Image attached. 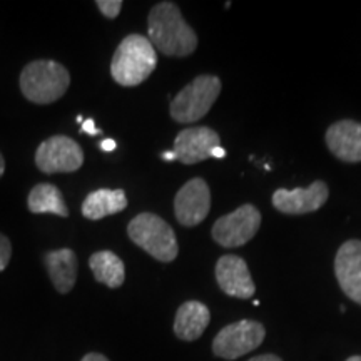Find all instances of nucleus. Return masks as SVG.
<instances>
[{"mask_svg":"<svg viewBox=\"0 0 361 361\" xmlns=\"http://www.w3.org/2000/svg\"><path fill=\"white\" fill-rule=\"evenodd\" d=\"M147 39L168 57H188L196 51L197 35L174 2H159L147 17Z\"/></svg>","mask_w":361,"mask_h":361,"instance_id":"1","label":"nucleus"},{"mask_svg":"<svg viewBox=\"0 0 361 361\" xmlns=\"http://www.w3.org/2000/svg\"><path fill=\"white\" fill-rule=\"evenodd\" d=\"M157 66V54L151 40L141 34H130L116 49L111 75L123 87H135L149 79Z\"/></svg>","mask_w":361,"mask_h":361,"instance_id":"2","label":"nucleus"},{"mask_svg":"<svg viewBox=\"0 0 361 361\" xmlns=\"http://www.w3.org/2000/svg\"><path fill=\"white\" fill-rule=\"evenodd\" d=\"M71 75L56 61H34L20 74V90L27 101L45 106L61 99L67 92Z\"/></svg>","mask_w":361,"mask_h":361,"instance_id":"3","label":"nucleus"},{"mask_svg":"<svg viewBox=\"0 0 361 361\" xmlns=\"http://www.w3.org/2000/svg\"><path fill=\"white\" fill-rule=\"evenodd\" d=\"M128 234L134 245L142 247L161 263H171L178 258L179 247L174 229L159 216L152 213L137 214L129 223Z\"/></svg>","mask_w":361,"mask_h":361,"instance_id":"4","label":"nucleus"},{"mask_svg":"<svg viewBox=\"0 0 361 361\" xmlns=\"http://www.w3.org/2000/svg\"><path fill=\"white\" fill-rule=\"evenodd\" d=\"M221 87L223 84L216 75H197L171 101V117L180 124L197 123L214 106Z\"/></svg>","mask_w":361,"mask_h":361,"instance_id":"5","label":"nucleus"},{"mask_svg":"<svg viewBox=\"0 0 361 361\" xmlns=\"http://www.w3.org/2000/svg\"><path fill=\"white\" fill-rule=\"evenodd\" d=\"M266 329L255 319H241L224 326L213 340V353L223 360H238L264 341Z\"/></svg>","mask_w":361,"mask_h":361,"instance_id":"6","label":"nucleus"},{"mask_svg":"<svg viewBox=\"0 0 361 361\" xmlns=\"http://www.w3.org/2000/svg\"><path fill=\"white\" fill-rule=\"evenodd\" d=\"M35 164L44 174L74 173L84 164L82 147L67 135H52L37 147Z\"/></svg>","mask_w":361,"mask_h":361,"instance_id":"7","label":"nucleus"},{"mask_svg":"<svg viewBox=\"0 0 361 361\" xmlns=\"http://www.w3.org/2000/svg\"><path fill=\"white\" fill-rule=\"evenodd\" d=\"M261 226V213L252 204L239 206L221 216L213 226V239L223 247H239L255 238Z\"/></svg>","mask_w":361,"mask_h":361,"instance_id":"8","label":"nucleus"},{"mask_svg":"<svg viewBox=\"0 0 361 361\" xmlns=\"http://www.w3.org/2000/svg\"><path fill=\"white\" fill-rule=\"evenodd\" d=\"M211 211V189L201 178L188 180L174 197V214L179 224L192 228L202 223Z\"/></svg>","mask_w":361,"mask_h":361,"instance_id":"9","label":"nucleus"},{"mask_svg":"<svg viewBox=\"0 0 361 361\" xmlns=\"http://www.w3.org/2000/svg\"><path fill=\"white\" fill-rule=\"evenodd\" d=\"M219 146V134L211 128L201 126V128H189L180 130L176 135L174 152L178 161L189 166L213 157V151Z\"/></svg>","mask_w":361,"mask_h":361,"instance_id":"10","label":"nucleus"},{"mask_svg":"<svg viewBox=\"0 0 361 361\" xmlns=\"http://www.w3.org/2000/svg\"><path fill=\"white\" fill-rule=\"evenodd\" d=\"M329 189L323 180H314L308 188H296L293 191L278 189L273 194V206L284 214L314 213L328 201Z\"/></svg>","mask_w":361,"mask_h":361,"instance_id":"11","label":"nucleus"},{"mask_svg":"<svg viewBox=\"0 0 361 361\" xmlns=\"http://www.w3.org/2000/svg\"><path fill=\"white\" fill-rule=\"evenodd\" d=\"M216 281L228 296L250 300L255 296L256 286L252 281L246 261L239 256H221L216 264Z\"/></svg>","mask_w":361,"mask_h":361,"instance_id":"12","label":"nucleus"},{"mask_svg":"<svg viewBox=\"0 0 361 361\" xmlns=\"http://www.w3.org/2000/svg\"><path fill=\"white\" fill-rule=\"evenodd\" d=\"M335 274L343 293L361 305V241L350 239L343 243L335 258Z\"/></svg>","mask_w":361,"mask_h":361,"instance_id":"13","label":"nucleus"},{"mask_svg":"<svg viewBox=\"0 0 361 361\" xmlns=\"http://www.w3.org/2000/svg\"><path fill=\"white\" fill-rule=\"evenodd\" d=\"M326 144L331 154L345 162H361V124L345 119L329 126Z\"/></svg>","mask_w":361,"mask_h":361,"instance_id":"14","label":"nucleus"},{"mask_svg":"<svg viewBox=\"0 0 361 361\" xmlns=\"http://www.w3.org/2000/svg\"><path fill=\"white\" fill-rule=\"evenodd\" d=\"M211 322V311L201 301H186L179 306L174 319V335L183 341H196Z\"/></svg>","mask_w":361,"mask_h":361,"instance_id":"15","label":"nucleus"},{"mask_svg":"<svg viewBox=\"0 0 361 361\" xmlns=\"http://www.w3.org/2000/svg\"><path fill=\"white\" fill-rule=\"evenodd\" d=\"M44 263L54 288L61 295L71 293L72 288L75 286V281H78V256H75V252L69 247L49 251L45 255Z\"/></svg>","mask_w":361,"mask_h":361,"instance_id":"16","label":"nucleus"},{"mask_svg":"<svg viewBox=\"0 0 361 361\" xmlns=\"http://www.w3.org/2000/svg\"><path fill=\"white\" fill-rule=\"evenodd\" d=\"M128 207V197L123 189H97L87 194L82 202L84 218L99 221L107 216L117 214Z\"/></svg>","mask_w":361,"mask_h":361,"instance_id":"17","label":"nucleus"},{"mask_svg":"<svg viewBox=\"0 0 361 361\" xmlns=\"http://www.w3.org/2000/svg\"><path fill=\"white\" fill-rule=\"evenodd\" d=\"M89 266L92 269L97 283L106 284L107 288L123 286L126 279V268L123 259L112 251H97L89 258Z\"/></svg>","mask_w":361,"mask_h":361,"instance_id":"18","label":"nucleus"},{"mask_svg":"<svg viewBox=\"0 0 361 361\" xmlns=\"http://www.w3.org/2000/svg\"><path fill=\"white\" fill-rule=\"evenodd\" d=\"M27 206L29 211L34 214H45L51 213L61 218H67L69 216V209H67L64 196H62L61 189L54 184H37L32 188L29 197H27Z\"/></svg>","mask_w":361,"mask_h":361,"instance_id":"19","label":"nucleus"},{"mask_svg":"<svg viewBox=\"0 0 361 361\" xmlns=\"http://www.w3.org/2000/svg\"><path fill=\"white\" fill-rule=\"evenodd\" d=\"M96 6L107 19H116L123 8V2L121 0H97Z\"/></svg>","mask_w":361,"mask_h":361,"instance_id":"20","label":"nucleus"},{"mask_svg":"<svg viewBox=\"0 0 361 361\" xmlns=\"http://www.w3.org/2000/svg\"><path fill=\"white\" fill-rule=\"evenodd\" d=\"M12 258V245L11 239L0 234V271H4L11 263Z\"/></svg>","mask_w":361,"mask_h":361,"instance_id":"21","label":"nucleus"},{"mask_svg":"<svg viewBox=\"0 0 361 361\" xmlns=\"http://www.w3.org/2000/svg\"><path fill=\"white\" fill-rule=\"evenodd\" d=\"M80 133L90 134V135H97V134H101V129L96 128V124H94V119H85L82 123V128H80Z\"/></svg>","mask_w":361,"mask_h":361,"instance_id":"22","label":"nucleus"},{"mask_svg":"<svg viewBox=\"0 0 361 361\" xmlns=\"http://www.w3.org/2000/svg\"><path fill=\"white\" fill-rule=\"evenodd\" d=\"M116 147H117V144H116L114 139H104V141L101 142V149H102V151H106V152L114 151Z\"/></svg>","mask_w":361,"mask_h":361,"instance_id":"23","label":"nucleus"},{"mask_svg":"<svg viewBox=\"0 0 361 361\" xmlns=\"http://www.w3.org/2000/svg\"><path fill=\"white\" fill-rule=\"evenodd\" d=\"M247 361H283V360L279 358V356H276V355H271V353H268V355H259V356H255V358H251V360H247Z\"/></svg>","mask_w":361,"mask_h":361,"instance_id":"24","label":"nucleus"},{"mask_svg":"<svg viewBox=\"0 0 361 361\" xmlns=\"http://www.w3.org/2000/svg\"><path fill=\"white\" fill-rule=\"evenodd\" d=\"M80 361H109V360H107L106 356L101 353H89V355H85Z\"/></svg>","mask_w":361,"mask_h":361,"instance_id":"25","label":"nucleus"},{"mask_svg":"<svg viewBox=\"0 0 361 361\" xmlns=\"http://www.w3.org/2000/svg\"><path fill=\"white\" fill-rule=\"evenodd\" d=\"M161 157H162V159H164V161H174V159H178V157H176V152H174V151L162 152Z\"/></svg>","mask_w":361,"mask_h":361,"instance_id":"26","label":"nucleus"},{"mask_svg":"<svg viewBox=\"0 0 361 361\" xmlns=\"http://www.w3.org/2000/svg\"><path fill=\"white\" fill-rule=\"evenodd\" d=\"M226 156V151H224V149L223 147H216L214 149V151H213V157H218V159H223V157Z\"/></svg>","mask_w":361,"mask_h":361,"instance_id":"27","label":"nucleus"},{"mask_svg":"<svg viewBox=\"0 0 361 361\" xmlns=\"http://www.w3.org/2000/svg\"><path fill=\"white\" fill-rule=\"evenodd\" d=\"M4 173H6V161H4L2 154H0V178H2Z\"/></svg>","mask_w":361,"mask_h":361,"instance_id":"28","label":"nucleus"},{"mask_svg":"<svg viewBox=\"0 0 361 361\" xmlns=\"http://www.w3.org/2000/svg\"><path fill=\"white\" fill-rule=\"evenodd\" d=\"M346 361H361V356H351V358H348Z\"/></svg>","mask_w":361,"mask_h":361,"instance_id":"29","label":"nucleus"}]
</instances>
